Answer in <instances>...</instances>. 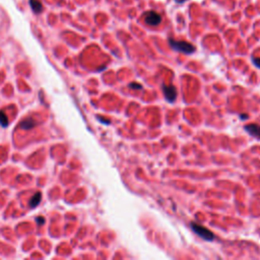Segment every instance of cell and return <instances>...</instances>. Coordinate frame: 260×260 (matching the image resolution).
Masks as SVG:
<instances>
[{"instance_id":"obj_9","label":"cell","mask_w":260,"mask_h":260,"mask_svg":"<svg viewBox=\"0 0 260 260\" xmlns=\"http://www.w3.org/2000/svg\"><path fill=\"white\" fill-rule=\"evenodd\" d=\"M0 124H1L3 127H6L8 125V119H7L6 115L4 114V112H0Z\"/></svg>"},{"instance_id":"obj_11","label":"cell","mask_w":260,"mask_h":260,"mask_svg":"<svg viewBox=\"0 0 260 260\" xmlns=\"http://www.w3.org/2000/svg\"><path fill=\"white\" fill-rule=\"evenodd\" d=\"M252 60H253L255 65H256L258 68H260V58H255V57H253V58H252Z\"/></svg>"},{"instance_id":"obj_10","label":"cell","mask_w":260,"mask_h":260,"mask_svg":"<svg viewBox=\"0 0 260 260\" xmlns=\"http://www.w3.org/2000/svg\"><path fill=\"white\" fill-rule=\"evenodd\" d=\"M129 87H131V89H134V90H141L142 85L139 84V83L134 82V83H131V84H129Z\"/></svg>"},{"instance_id":"obj_12","label":"cell","mask_w":260,"mask_h":260,"mask_svg":"<svg viewBox=\"0 0 260 260\" xmlns=\"http://www.w3.org/2000/svg\"><path fill=\"white\" fill-rule=\"evenodd\" d=\"M175 1L177 2V3H182V2L186 1V0H175Z\"/></svg>"},{"instance_id":"obj_5","label":"cell","mask_w":260,"mask_h":260,"mask_svg":"<svg viewBox=\"0 0 260 260\" xmlns=\"http://www.w3.org/2000/svg\"><path fill=\"white\" fill-rule=\"evenodd\" d=\"M245 129L251 136L260 139V125L258 124H248L245 126Z\"/></svg>"},{"instance_id":"obj_7","label":"cell","mask_w":260,"mask_h":260,"mask_svg":"<svg viewBox=\"0 0 260 260\" xmlns=\"http://www.w3.org/2000/svg\"><path fill=\"white\" fill-rule=\"evenodd\" d=\"M34 125H35V123H34V121H33V119H25V120L23 121L20 124L21 128H23V129H25V130L32 128Z\"/></svg>"},{"instance_id":"obj_2","label":"cell","mask_w":260,"mask_h":260,"mask_svg":"<svg viewBox=\"0 0 260 260\" xmlns=\"http://www.w3.org/2000/svg\"><path fill=\"white\" fill-rule=\"evenodd\" d=\"M191 229L193 232L199 236L200 238H202L203 240L206 241H212L214 239V235L210 230H208L207 228H204L203 226L199 225L196 223H191Z\"/></svg>"},{"instance_id":"obj_8","label":"cell","mask_w":260,"mask_h":260,"mask_svg":"<svg viewBox=\"0 0 260 260\" xmlns=\"http://www.w3.org/2000/svg\"><path fill=\"white\" fill-rule=\"evenodd\" d=\"M41 193H37V194L35 195L34 197H33L32 199H31V201H30V205H31V207H35V206H37L38 204H39V202H40V200H41Z\"/></svg>"},{"instance_id":"obj_3","label":"cell","mask_w":260,"mask_h":260,"mask_svg":"<svg viewBox=\"0 0 260 260\" xmlns=\"http://www.w3.org/2000/svg\"><path fill=\"white\" fill-rule=\"evenodd\" d=\"M144 21L149 25H157L161 23L162 21V16L161 14L157 13L156 11H147L144 13Z\"/></svg>"},{"instance_id":"obj_1","label":"cell","mask_w":260,"mask_h":260,"mask_svg":"<svg viewBox=\"0 0 260 260\" xmlns=\"http://www.w3.org/2000/svg\"><path fill=\"white\" fill-rule=\"evenodd\" d=\"M169 44L176 51L182 52L184 54H192L195 52V47L186 41H175L173 39H169Z\"/></svg>"},{"instance_id":"obj_6","label":"cell","mask_w":260,"mask_h":260,"mask_svg":"<svg viewBox=\"0 0 260 260\" xmlns=\"http://www.w3.org/2000/svg\"><path fill=\"white\" fill-rule=\"evenodd\" d=\"M30 4L35 13H40L43 9L41 0H30Z\"/></svg>"},{"instance_id":"obj_4","label":"cell","mask_w":260,"mask_h":260,"mask_svg":"<svg viewBox=\"0 0 260 260\" xmlns=\"http://www.w3.org/2000/svg\"><path fill=\"white\" fill-rule=\"evenodd\" d=\"M163 92L165 98H166V100L169 103L175 102L176 98H177V89L174 85H164Z\"/></svg>"}]
</instances>
